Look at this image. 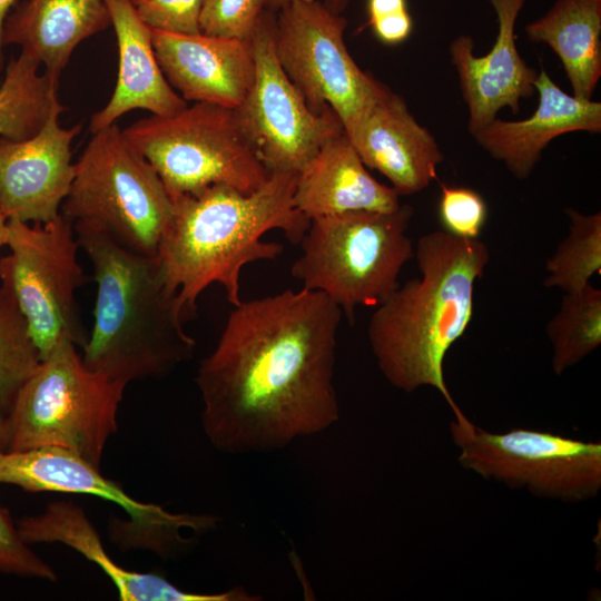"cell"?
<instances>
[{
  "mask_svg": "<svg viewBox=\"0 0 601 601\" xmlns=\"http://www.w3.org/2000/svg\"><path fill=\"white\" fill-rule=\"evenodd\" d=\"M265 9L266 0H206L199 19L200 32L250 40Z\"/></svg>",
  "mask_w": 601,
  "mask_h": 601,
  "instance_id": "28",
  "label": "cell"
},
{
  "mask_svg": "<svg viewBox=\"0 0 601 601\" xmlns=\"http://www.w3.org/2000/svg\"><path fill=\"white\" fill-rule=\"evenodd\" d=\"M294 204L309 220L354 210L393 211L402 205L393 187L370 174L344 130L297 174Z\"/></svg>",
  "mask_w": 601,
  "mask_h": 601,
  "instance_id": "21",
  "label": "cell"
},
{
  "mask_svg": "<svg viewBox=\"0 0 601 601\" xmlns=\"http://www.w3.org/2000/svg\"><path fill=\"white\" fill-rule=\"evenodd\" d=\"M137 14L151 29L179 33L200 32L199 19L206 0H130Z\"/></svg>",
  "mask_w": 601,
  "mask_h": 601,
  "instance_id": "31",
  "label": "cell"
},
{
  "mask_svg": "<svg viewBox=\"0 0 601 601\" xmlns=\"http://www.w3.org/2000/svg\"><path fill=\"white\" fill-rule=\"evenodd\" d=\"M535 92L539 102L530 117L513 121L496 117L471 134L482 149L502 161L518 179L532 174L542 151L556 137L601 131V104L566 93L544 69L539 71Z\"/></svg>",
  "mask_w": 601,
  "mask_h": 601,
  "instance_id": "19",
  "label": "cell"
},
{
  "mask_svg": "<svg viewBox=\"0 0 601 601\" xmlns=\"http://www.w3.org/2000/svg\"><path fill=\"white\" fill-rule=\"evenodd\" d=\"M290 1L292 0H266V8L277 12Z\"/></svg>",
  "mask_w": 601,
  "mask_h": 601,
  "instance_id": "37",
  "label": "cell"
},
{
  "mask_svg": "<svg viewBox=\"0 0 601 601\" xmlns=\"http://www.w3.org/2000/svg\"><path fill=\"white\" fill-rule=\"evenodd\" d=\"M486 1L497 19V33L490 51L475 56L474 40L467 35L457 36L449 46L469 110L470 134L494 120L503 108L518 114L520 101L535 92L539 76L522 58L515 42L516 20L526 0Z\"/></svg>",
  "mask_w": 601,
  "mask_h": 601,
  "instance_id": "15",
  "label": "cell"
},
{
  "mask_svg": "<svg viewBox=\"0 0 601 601\" xmlns=\"http://www.w3.org/2000/svg\"><path fill=\"white\" fill-rule=\"evenodd\" d=\"M157 61L186 101L237 108L255 79L250 40L179 35L152 29Z\"/></svg>",
  "mask_w": 601,
  "mask_h": 601,
  "instance_id": "17",
  "label": "cell"
},
{
  "mask_svg": "<svg viewBox=\"0 0 601 601\" xmlns=\"http://www.w3.org/2000/svg\"><path fill=\"white\" fill-rule=\"evenodd\" d=\"M524 30L558 56L572 95L591 100L601 78V0H555Z\"/></svg>",
  "mask_w": 601,
  "mask_h": 601,
  "instance_id": "23",
  "label": "cell"
},
{
  "mask_svg": "<svg viewBox=\"0 0 601 601\" xmlns=\"http://www.w3.org/2000/svg\"><path fill=\"white\" fill-rule=\"evenodd\" d=\"M122 131L154 167L171 200L216 184L252 193L269 176L235 108L194 102L173 115L142 118Z\"/></svg>",
  "mask_w": 601,
  "mask_h": 601,
  "instance_id": "8",
  "label": "cell"
},
{
  "mask_svg": "<svg viewBox=\"0 0 601 601\" xmlns=\"http://www.w3.org/2000/svg\"><path fill=\"white\" fill-rule=\"evenodd\" d=\"M414 257L421 276L375 307L367 326L370 347L392 386L405 393L432 387L457 416L463 411L446 385L444 362L473 319L475 284L490 250L479 238L439 229L417 240Z\"/></svg>",
  "mask_w": 601,
  "mask_h": 601,
  "instance_id": "2",
  "label": "cell"
},
{
  "mask_svg": "<svg viewBox=\"0 0 601 601\" xmlns=\"http://www.w3.org/2000/svg\"><path fill=\"white\" fill-rule=\"evenodd\" d=\"M277 12L282 69L313 111L332 109L347 130L390 88L356 63L344 40L346 18L322 0H292Z\"/></svg>",
  "mask_w": 601,
  "mask_h": 601,
  "instance_id": "10",
  "label": "cell"
},
{
  "mask_svg": "<svg viewBox=\"0 0 601 601\" xmlns=\"http://www.w3.org/2000/svg\"><path fill=\"white\" fill-rule=\"evenodd\" d=\"M22 539L36 543H61L97 564L112 581L122 601H258L260 595L243 587L218 593H197L179 589L155 573L128 570L105 550L100 535L85 511L72 502L55 501L37 515L17 521Z\"/></svg>",
  "mask_w": 601,
  "mask_h": 601,
  "instance_id": "18",
  "label": "cell"
},
{
  "mask_svg": "<svg viewBox=\"0 0 601 601\" xmlns=\"http://www.w3.org/2000/svg\"><path fill=\"white\" fill-rule=\"evenodd\" d=\"M41 362L26 316L10 287H0V414L7 415L23 383Z\"/></svg>",
  "mask_w": 601,
  "mask_h": 601,
  "instance_id": "27",
  "label": "cell"
},
{
  "mask_svg": "<svg viewBox=\"0 0 601 601\" xmlns=\"http://www.w3.org/2000/svg\"><path fill=\"white\" fill-rule=\"evenodd\" d=\"M342 315L324 294L303 287L233 306L196 375L201 426L215 449L270 452L338 422Z\"/></svg>",
  "mask_w": 601,
  "mask_h": 601,
  "instance_id": "1",
  "label": "cell"
},
{
  "mask_svg": "<svg viewBox=\"0 0 601 601\" xmlns=\"http://www.w3.org/2000/svg\"><path fill=\"white\" fill-rule=\"evenodd\" d=\"M344 131L364 165L385 176L400 196L427 188L444 160L435 137L391 89Z\"/></svg>",
  "mask_w": 601,
  "mask_h": 601,
  "instance_id": "16",
  "label": "cell"
},
{
  "mask_svg": "<svg viewBox=\"0 0 601 601\" xmlns=\"http://www.w3.org/2000/svg\"><path fill=\"white\" fill-rule=\"evenodd\" d=\"M61 209L72 223L98 227L125 248L152 256L174 203L154 167L112 124L92 134Z\"/></svg>",
  "mask_w": 601,
  "mask_h": 601,
  "instance_id": "7",
  "label": "cell"
},
{
  "mask_svg": "<svg viewBox=\"0 0 601 601\" xmlns=\"http://www.w3.org/2000/svg\"><path fill=\"white\" fill-rule=\"evenodd\" d=\"M10 442L7 415L0 414V451H8Z\"/></svg>",
  "mask_w": 601,
  "mask_h": 601,
  "instance_id": "34",
  "label": "cell"
},
{
  "mask_svg": "<svg viewBox=\"0 0 601 601\" xmlns=\"http://www.w3.org/2000/svg\"><path fill=\"white\" fill-rule=\"evenodd\" d=\"M8 238V218L0 210V247L7 245Z\"/></svg>",
  "mask_w": 601,
  "mask_h": 601,
  "instance_id": "36",
  "label": "cell"
},
{
  "mask_svg": "<svg viewBox=\"0 0 601 601\" xmlns=\"http://www.w3.org/2000/svg\"><path fill=\"white\" fill-rule=\"evenodd\" d=\"M76 346L59 341L20 387L7 414L8 451L61 449L100 469L127 385L88 368Z\"/></svg>",
  "mask_w": 601,
  "mask_h": 601,
  "instance_id": "6",
  "label": "cell"
},
{
  "mask_svg": "<svg viewBox=\"0 0 601 601\" xmlns=\"http://www.w3.org/2000/svg\"><path fill=\"white\" fill-rule=\"evenodd\" d=\"M0 573L57 581L53 568L38 556L22 539L17 523L0 503Z\"/></svg>",
  "mask_w": 601,
  "mask_h": 601,
  "instance_id": "30",
  "label": "cell"
},
{
  "mask_svg": "<svg viewBox=\"0 0 601 601\" xmlns=\"http://www.w3.org/2000/svg\"><path fill=\"white\" fill-rule=\"evenodd\" d=\"M0 483L28 492L88 494L112 502L129 520L112 519L110 534L124 549H145L159 556L173 555L190 541L185 531L197 534L217 526L213 514L173 513L160 505L129 496L100 469L61 449L0 451Z\"/></svg>",
  "mask_w": 601,
  "mask_h": 601,
  "instance_id": "12",
  "label": "cell"
},
{
  "mask_svg": "<svg viewBox=\"0 0 601 601\" xmlns=\"http://www.w3.org/2000/svg\"><path fill=\"white\" fill-rule=\"evenodd\" d=\"M275 20L276 12L266 8L252 37L255 79L235 111L269 174H298L344 128L332 109L313 111L282 69L273 40Z\"/></svg>",
  "mask_w": 601,
  "mask_h": 601,
  "instance_id": "13",
  "label": "cell"
},
{
  "mask_svg": "<svg viewBox=\"0 0 601 601\" xmlns=\"http://www.w3.org/2000/svg\"><path fill=\"white\" fill-rule=\"evenodd\" d=\"M16 4V0H0V71L3 69L4 65V53H3V39L2 30L6 17L8 16L11 8Z\"/></svg>",
  "mask_w": 601,
  "mask_h": 601,
  "instance_id": "33",
  "label": "cell"
},
{
  "mask_svg": "<svg viewBox=\"0 0 601 601\" xmlns=\"http://www.w3.org/2000/svg\"><path fill=\"white\" fill-rule=\"evenodd\" d=\"M97 284L91 334L82 345L88 368L127 385L159 378L194 355L178 292L157 255L131 252L102 229L73 223Z\"/></svg>",
  "mask_w": 601,
  "mask_h": 601,
  "instance_id": "4",
  "label": "cell"
},
{
  "mask_svg": "<svg viewBox=\"0 0 601 601\" xmlns=\"http://www.w3.org/2000/svg\"><path fill=\"white\" fill-rule=\"evenodd\" d=\"M322 2L333 12L342 14L347 8L349 0H322Z\"/></svg>",
  "mask_w": 601,
  "mask_h": 601,
  "instance_id": "35",
  "label": "cell"
},
{
  "mask_svg": "<svg viewBox=\"0 0 601 601\" xmlns=\"http://www.w3.org/2000/svg\"><path fill=\"white\" fill-rule=\"evenodd\" d=\"M65 107L55 109L32 137L0 136V210L8 219L46 224L57 218L73 176L71 142L81 125L60 126Z\"/></svg>",
  "mask_w": 601,
  "mask_h": 601,
  "instance_id": "14",
  "label": "cell"
},
{
  "mask_svg": "<svg viewBox=\"0 0 601 601\" xmlns=\"http://www.w3.org/2000/svg\"><path fill=\"white\" fill-rule=\"evenodd\" d=\"M410 205L393 211L354 210L311 219L292 276L324 294L352 319L358 306L376 307L398 286L414 257L406 231Z\"/></svg>",
  "mask_w": 601,
  "mask_h": 601,
  "instance_id": "5",
  "label": "cell"
},
{
  "mask_svg": "<svg viewBox=\"0 0 601 601\" xmlns=\"http://www.w3.org/2000/svg\"><path fill=\"white\" fill-rule=\"evenodd\" d=\"M118 47L117 82L108 104L92 115L89 129L97 132L134 109L173 115L187 101L169 85L157 61L152 29L137 14L130 0H104Z\"/></svg>",
  "mask_w": 601,
  "mask_h": 601,
  "instance_id": "20",
  "label": "cell"
},
{
  "mask_svg": "<svg viewBox=\"0 0 601 601\" xmlns=\"http://www.w3.org/2000/svg\"><path fill=\"white\" fill-rule=\"evenodd\" d=\"M296 179L297 174L277 171L252 193L216 184L173 199L157 256L186 317L215 283L224 287L231 306L243 300L244 266L276 259L283 252L280 244L262 240L267 231L279 229L299 244L311 220L295 207Z\"/></svg>",
  "mask_w": 601,
  "mask_h": 601,
  "instance_id": "3",
  "label": "cell"
},
{
  "mask_svg": "<svg viewBox=\"0 0 601 601\" xmlns=\"http://www.w3.org/2000/svg\"><path fill=\"white\" fill-rule=\"evenodd\" d=\"M10 254L0 258V278L12 290L45 358L62 338L82 346L76 292L87 282L78 259L73 223L60 214L46 224L8 219Z\"/></svg>",
  "mask_w": 601,
  "mask_h": 601,
  "instance_id": "11",
  "label": "cell"
},
{
  "mask_svg": "<svg viewBox=\"0 0 601 601\" xmlns=\"http://www.w3.org/2000/svg\"><path fill=\"white\" fill-rule=\"evenodd\" d=\"M368 24L375 37L390 46L400 45L407 40L413 29V20L407 8L368 17Z\"/></svg>",
  "mask_w": 601,
  "mask_h": 601,
  "instance_id": "32",
  "label": "cell"
},
{
  "mask_svg": "<svg viewBox=\"0 0 601 601\" xmlns=\"http://www.w3.org/2000/svg\"><path fill=\"white\" fill-rule=\"evenodd\" d=\"M111 24L104 0H24L6 17L2 39L59 80L76 47Z\"/></svg>",
  "mask_w": 601,
  "mask_h": 601,
  "instance_id": "22",
  "label": "cell"
},
{
  "mask_svg": "<svg viewBox=\"0 0 601 601\" xmlns=\"http://www.w3.org/2000/svg\"><path fill=\"white\" fill-rule=\"evenodd\" d=\"M546 335L556 375L594 352L601 344V290L589 284L580 292L565 293L546 325Z\"/></svg>",
  "mask_w": 601,
  "mask_h": 601,
  "instance_id": "25",
  "label": "cell"
},
{
  "mask_svg": "<svg viewBox=\"0 0 601 601\" xmlns=\"http://www.w3.org/2000/svg\"><path fill=\"white\" fill-rule=\"evenodd\" d=\"M450 433L460 465L487 481L564 503L601 491L600 442L528 428L489 432L464 413L453 417Z\"/></svg>",
  "mask_w": 601,
  "mask_h": 601,
  "instance_id": "9",
  "label": "cell"
},
{
  "mask_svg": "<svg viewBox=\"0 0 601 601\" xmlns=\"http://www.w3.org/2000/svg\"><path fill=\"white\" fill-rule=\"evenodd\" d=\"M569 231L546 260L543 286L577 293L601 273V213L583 214L564 210Z\"/></svg>",
  "mask_w": 601,
  "mask_h": 601,
  "instance_id": "26",
  "label": "cell"
},
{
  "mask_svg": "<svg viewBox=\"0 0 601 601\" xmlns=\"http://www.w3.org/2000/svg\"><path fill=\"white\" fill-rule=\"evenodd\" d=\"M40 63L24 53L10 59L0 86V136L23 140L35 136L50 114L63 107L59 80L39 73Z\"/></svg>",
  "mask_w": 601,
  "mask_h": 601,
  "instance_id": "24",
  "label": "cell"
},
{
  "mask_svg": "<svg viewBox=\"0 0 601 601\" xmlns=\"http://www.w3.org/2000/svg\"><path fill=\"white\" fill-rule=\"evenodd\" d=\"M437 214L442 230L459 238L477 239L487 219V206L472 188L441 184Z\"/></svg>",
  "mask_w": 601,
  "mask_h": 601,
  "instance_id": "29",
  "label": "cell"
}]
</instances>
